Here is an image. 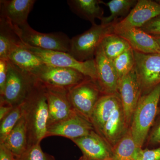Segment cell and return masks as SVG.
<instances>
[{"mask_svg": "<svg viewBox=\"0 0 160 160\" xmlns=\"http://www.w3.org/2000/svg\"><path fill=\"white\" fill-rule=\"evenodd\" d=\"M7 60L21 70L32 76L45 65L38 56L27 49L24 44L13 49Z\"/></svg>", "mask_w": 160, "mask_h": 160, "instance_id": "obj_20", "label": "cell"}, {"mask_svg": "<svg viewBox=\"0 0 160 160\" xmlns=\"http://www.w3.org/2000/svg\"><path fill=\"white\" fill-rule=\"evenodd\" d=\"M160 46V36H152Z\"/></svg>", "mask_w": 160, "mask_h": 160, "instance_id": "obj_37", "label": "cell"}, {"mask_svg": "<svg viewBox=\"0 0 160 160\" xmlns=\"http://www.w3.org/2000/svg\"><path fill=\"white\" fill-rule=\"evenodd\" d=\"M136 160H160V146L154 149H141L137 156Z\"/></svg>", "mask_w": 160, "mask_h": 160, "instance_id": "obj_31", "label": "cell"}, {"mask_svg": "<svg viewBox=\"0 0 160 160\" xmlns=\"http://www.w3.org/2000/svg\"><path fill=\"white\" fill-rule=\"evenodd\" d=\"M160 84L142 95L136 108L129 129L135 142L142 148L158 113Z\"/></svg>", "mask_w": 160, "mask_h": 160, "instance_id": "obj_2", "label": "cell"}, {"mask_svg": "<svg viewBox=\"0 0 160 160\" xmlns=\"http://www.w3.org/2000/svg\"><path fill=\"white\" fill-rule=\"evenodd\" d=\"M67 4L73 13L83 19L89 21L92 25L97 24L95 20H101L104 10L100 6V0H68Z\"/></svg>", "mask_w": 160, "mask_h": 160, "instance_id": "obj_21", "label": "cell"}, {"mask_svg": "<svg viewBox=\"0 0 160 160\" xmlns=\"http://www.w3.org/2000/svg\"><path fill=\"white\" fill-rule=\"evenodd\" d=\"M160 16V1L138 0L127 16L115 24L113 33L131 28H141L147 22Z\"/></svg>", "mask_w": 160, "mask_h": 160, "instance_id": "obj_11", "label": "cell"}, {"mask_svg": "<svg viewBox=\"0 0 160 160\" xmlns=\"http://www.w3.org/2000/svg\"><path fill=\"white\" fill-rule=\"evenodd\" d=\"M8 71V60L0 59V96L4 92Z\"/></svg>", "mask_w": 160, "mask_h": 160, "instance_id": "obj_33", "label": "cell"}, {"mask_svg": "<svg viewBox=\"0 0 160 160\" xmlns=\"http://www.w3.org/2000/svg\"><path fill=\"white\" fill-rule=\"evenodd\" d=\"M2 144L16 158L19 157L28 149L26 120L24 114Z\"/></svg>", "mask_w": 160, "mask_h": 160, "instance_id": "obj_22", "label": "cell"}, {"mask_svg": "<svg viewBox=\"0 0 160 160\" xmlns=\"http://www.w3.org/2000/svg\"><path fill=\"white\" fill-rule=\"evenodd\" d=\"M33 76L46 87L68 91L87 78L74 69L46 65L42 66Z\"/></svg>", "mask_w": 160, "mask_h": 160, "instance_id": "obj_8", "label": "cell"}, {"mask_svg": "<svg viewBox=\"0 0 160 160\" xmlns=\"http://www.w3.org/2000/svg\"><path fill=\"white\" fill-rule=\"evenodd\" d=\"M114 33L126 40L133 50L145 54H160V46L155 38L140 28H129Z\"/></svg>", "mask_w": 160, "mask_h": 160, "instance_id": "obj_17", "label": "cell"}, {"mask_svg": "<svg viewBox=\"0 0 160 160\" xmlns=\"http://www.w3.org/2000/svg\"><path fill=\"white\" fill-rule=\"evenodd\" d=\"M101 45L106 57L112 61L131 47L126 40L114 33L106 35Z\"/></svg>", "mask_w": 160, "mask_h": 160, "instance_id": "obj_26", "label": "cell"}, {"mask_svg": "<svg viewBox=\"0 0 160 160\" xmlns=\"http://www.w3.org/2000/svg\"><path fill=\"white\" fill-rule=\"evenodd\" d=\"M22 104L29 147L46 138L49 116L46 87L35 78Z\"/></svg>", "mask_w": 160, "mask_h": 160, "instance_id": "obj_1", "label": "cell"}, {"mask_svg": "<svg viewBox=\"0 0 160 160\" xmlns=\"http://www.w3.org/2000/svg\"><path fill=\"white\" fill-rule=\"evenodd\" d=\"M121 101L119 94H104L98 101L92 115L91 122L101 135L104 126Z\"/></svg>", "mask_w": 160, "mask_h": 160, "instance_id": "obj_19", "label": "cell"}, {"mask_svg": "<svg viewBox=\"0 0 160 160\" xmlns=\"http://www.w3.org/2000/svg\"><path fill=\"white\" fill-rule=\"evenodd\" d=\"M23 44L14 26L0 17V59H8L10 52Z\"/></svg>", "mask_w": 160, "mask_h": 160, "instance_id": "obj_23", "label": "cell"}, {"mask_svg": "<svg viewBox=\"0 0 160 160\" xmlns=\"http://www.w3.org/2000/svg\"><path fill=\"white\" fill-rule=\"evenodd\" d=\"M140 28L152 36H160V16L147 22Z\"/></svg>", "mask_w": 160, "mask_h": 160, "instance_id": "obj_32", "label": "cell"}, {"mask_svg": "<svg viewBox=\"0 0 160 160\" xmlns=\"http://www.w3.org/2000/svg\"><path fill=\"white\" fill-rule=\"evenodd\" d=\"M16 159L17 160H55L53 156L43 151L40 144L29 146L22 155Z\"/></svg>", "mask_w": 160, "mask_h": 160, "instance_id": "obj_29", "label": "cell"}, {"mask_svg": "<svg viewBox=\"0 0 160 160\" xmlns=\"http://www.w3.org/2000/svg\"><path fill=\"white\" fill-rule=\"evenodd\" d=\"M97 82L103 94H118V76L113 62L106 57L102 46L98 47L94 57Z\"/></svg>", "mask_w": 160, "mask_h": 160, "instance_id": "obj_12", "label": "cell"}, {"mask_svg": "<svg viewBox=\"0 0 160 160\" xmlns=\"http://www.w3.org/2000/svg\"><path fill=\"white\" fill-rule=\"evenodd\" d=\"M34 81V76L8 61V74L4 92L0 96V105L15 107L22 103Z\"/></svg>", "mask_w": 160, "mask_h": 160, "instance_id": "obj_4", "label": "cell"}, {"mask_svg": "<svg viewBox=\"0 0 160 160\" xmlns=\"http://www.w3.org/2000/svg\"><path fill=\"white\" fill-rule=\"evenodd\" d=\"M0 160H17L14 155L2 144H0Z\"/></svg>", "mask_w": 160, "mask_h": 160, "instance_id": "obj_34", "label": "cell"}, {"mask_svg": "<svg viewBox=\"0 0 160 160\" xmlns=\"http://www.w3.org/2000/svg\"><path fill=\"white\" fill-rule=\"evenodd\" d=\"M135 66L142 88V95L160 84V54H145L133 50Z\"/></svg>", "mask_w": 160, "mask_h": 160, "instance_id": "obj_9", "label": "cell"}, {"mask_svg": "<svg viewBox=\"0 0 160 160\" xmlns=\"http://www.w3.org/2000/svg\"><path fill=\"white\" fill-rule=\"evenodd\" d=\"M23 114V104L22 103L14 107L9 114L1 121L0 144H3Z\"/></svg>", "mask_w": 160, "mask_h": 160, "instance_id": "obj_27", "label": "cell"}, {"mask_svg": "<svg viewBox=\"0 0 160 160\" xmlns=\"http://www.w3.org/2000/svg\"><path fill=\"white\" fill-rule=\"evenodd\" d=\"M93 130L92 124L75 112L68 118L48 127L46 137L58 136L71 140L89 134Z\"/></svg>", "mask_w": 160, "mask_h": 160, "instance_id": "obj_14", "label": "cell"}, {"mask_svg": "<svg viewBox=\"0 0 160 160\" xmlns=\"http://www.w3.org/2000/svg\"><path fill=\"white\" fill-rule=\"evenodd\" d=\"M14 107L8 105H0V121L9 114Z\"/></svg>", "mask_w": 160, "mask_h": 160, "instance_id": "obj_35", "label": "cell"}, {"mask_svg": "<svg viewBox=\"0 0 160 160\" xmlns=\"http://www.w3.org/2000/svg\"><path fill=\"white\" fill-rule=\"evenodd\" d=\"M23 44L45 50L68 52L71 39L62 32L43 33L34 30L28 23L15 27Z\"/></svg>", "mask_w": 160, "mask_h": 160, "instance_id": "obj_5", "label": "cell"}, {"mask_svg": "<svg viewBox=\"0 0 160 160\" xmlns=\"http://www.w3.org/2000/svg\"><path fill=\"white\" fill-rule=\"evenodd\" d=\"M129 128L121 101L106 122L101 136L112 148Z\"/></svg>", "mask_w": 160, "mask_h": 160, "instance_id": "obj_18", "label": "cell"}, {"mask_svg": "<svg viewBox=\"0 0 160 160\" xmlns=\"http://www.w3.org/2000/svg\"><path fill=\"white\" fill-rule=\"evenodd\" d=\"M118 92L126 123L128 128H129L133 113L142 96L141 83L135 66L128 74L119 80Z\"/></svg>", "mask_w": 160, "mask_h": 160, "instance_id": "obj_10", "label": "cell"}, {"mask_svg": "<svg viewBox=\"0 0 160 160\" xmlns=\"http://www.w3.org/2000/svg\"><path fill=\"white\" fill-rule=\"evenodd\" d=\"M112 62L120 80L128 74L134 67L135 62L133 49L131 47Z\"/></svg>", "mask_w": 160, "mask_h": 160, "instance_id": "obj_28", "label": "cell"}, {"mask_svg": "<svg viewBox=\"0 0 160 160\" xmlns=\"http://www.w3.org/2000/svg\"><path fill=\"white\" fill-rule=\"evenodd\" d=\"M35 0H1L0 17L4 18L14 27L28 23V16L33 8Z\"/></svg>", "mask_w": 160, "mask_h": 160, "instance_id": "obj_16", "label": "cell"}, {"mask_svg": "<svg viewBox=\"0 0 160 160\" xmlns=\"http://www.w3.org/2000/svg\"><path fill=\"white\" fill-rule=\"evenodd\" d=\"M25 45L27 49L38 56L45 65L74 69L97 82V75L94 60L80 62L68 52L45 50Z\"/></svg>", "mask_w": 160, "mask_h": 160, "instance_id": "obj_7", "label": "cell"}, {"mask_svg": "<svg viewBox=\"0 0 160 160\" xmlns=\"http://www.w3.org/2000/svg\"><path fill=\"white\" fill-rule=\"evenodd\" d=\"M137 0H112L108 2L100 1V4L109 7L110 15L101 20L103 25L116 24L121 21L120 17L127 16L138 3Z\"/></svg>", "mask_w": 160, "mask_h": 160, "instance_id": "obj_24", "label": "cell"}, {"mask_svg": "<svg viewBox=\"0 0 160 160\" xmlns=\"http://www.w3.org/2000/svg\"><path fill=\"white\" fill-rule=\"evenodd\" d=\"M115 24L92 25L85 32L72 38L68 53L80 62L94 60L96 51L103 38L113 33Z\"/></svg>", "mask_w": 160, "mask_h": 160, "instance_id": "obj_3", "label": "cell"}, {"mask_svg": "<svg viewBox=\"0 0 160 160\" xmlns=\"http://www.w3.org/2000/svg\"><path fill=\"white\" fill-rule=\"evenodd\" d=\"M71 141L81 149L83 155L89 158L102 160L112 157V147L95 130Z\"/></svg>", "mask_w": 160, "mask_h": 160, "instance_id": "obj_15", "label": "cell"}, {"mask_svg": "<svg viewBox=\"0 0 160 160\" xmlns=\"http://www.w3.org/2000/svg\"><path fill=\"white\" fill-rule=\"evenodd\" d=\"M48 104L47 128L68 118L75 111L72 106L68 96V90L46 87Z\"/></svg>", "mask_w": 160, "mask_h": 160, "instance_id": "obj_13", "label": "cell"}, {"mask_svg": "<svg viewBox=\"0 0 160 160\" xmlns=\"http://www.w3.org/2000/svg\"><path fill=\"white\" fill-rule=\"evenodd\" d=\"M78 160H96L92 159L89 158L85 156L82 155V157H81ZM102 160H113L112 158H108Z\"/></svg>", "mask_w": 160, "mask_h": 160, "instance_id": "obj_36", "label": "cell"}, {"mask_svg": "<svg viewBox=\"0 0 160 160\" xmlns=\"http://www.w3.org/2000/svg\"><path fill=\"white\" fill-rule=\"evenodd\" d=\"M103 95L96 81L89 77L68 92L75 111L90 122L95 106Z\"/></svg>", "mask_w": 160, "mask_h": 160, "instance_id": "obj_6", "label": "cell"}, {"mask_svg": "<svg viewBox=\"0 0 160 160\" xmlns=\"http://www.w3.org/2000/svg\"><path fill=\"white\" fill-rule=\"evenodd\" d=\"M147 138V145L151 147L160 146V117L155 122Z\"/></svg>", "mask_w": 160, "mask_h": 160, "instance_id": "obj_30", "label": "cell"}, {"mask_svg": "<svg viewBox=\"0 0 160 160\" xmlns=\"http://www.w3.org/2000/svg\"><path fill=\"white\" fill-rule=\"evenodd\" d=\"M141 149L135 142L129 128L126 134L112 147V158L113 160H136Z\"/></svg>", "mask_w": 160, "mask_h": 160, "instance_id": "obj_25", "label": "cell"}]
</instances>
